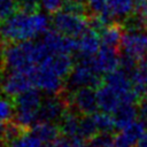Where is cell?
<instances>
[{"label": "cell", "mask_w": 147, "mask_h": 147, "mask_svg": "<svg viewBox=\"0 0 147 147\" xmlns=\"http://www.w3.org/2000/svg\"><path fill=\"white\" fill-rule=\"evenodd\" d=\"M49 18L41 11H15L0 23V38L8 42L31 40L48 30Z\"/></svg>", "instance_id": "obj_1"}, {"label": "cell", "mask_w": 147, "mask_h": 147, "mask_svg": "<svg viewBox=\"0 0 147 147\" xmlns=\"http://www.w3.org/2000/svg\"><path fill=\"white\" fill-rule=\"evenodd\" d=\"M40 92L37 87H31L14 98V122L24 130L39 122V108L42 102Z\"/></svg>", "instance_id": "obj_2"}, {"label": "cell", "mask_w": 147, "mask_h": 147, "mask_svg": "<svg viewBox=\"0 0 147 147\" xmlns=\"http://www.w3.org/2000/svg\"><path fill=\"white\" fill-rule=\"evenodd\" d=\"M68 88L75 91L80 87L98 88L102 85L101 74L94 64V56L78 57V62L74 65L68 76Z\"/></svg>", "instance_id": "obj_3"}, {"label": "cell", "mask_w": 147, "mask_h": 147, "mask_svg": "<svg viewBox=\"0 0 147 147\" xmlns=\"http://www.w3.org/2000/svg\"><path fill=\"white\" fill-rule=\"evenodd\" d=\"M52 24L60 33L74 38L79 37L90 28L87 16L69 13L65 10H59L57 13L53 14Z\"/></svg>", "instance_id": "obj_4"}, {"label": "cell", "mask_w": 147, "mask_h": 147, "mask_svg": "<svg viewBox=\"0 0 147 147\" xmlns=\"http://www.w3.org/2000/svg\"><path fill=\"white\" fill-rule=\"evenodd\" d=\"M29 76L32 80L33 86L49 95L61 94L63 90V78H61L52 69L42 63L37 64L30 71Z\"/></svg>", "instance_id": "obj_5"}, {"label": "cell", "mask_w": 147, "mask_h": 147, "mask_svg": "<svg viewBox=\"0 0 147 147\" xmlns=\"http://www.w3.org/2000/svg\"><path fill=\"white\" fill-rule=\"evenodd\" d=\"M119 49L139 62L147 56V32L141 29H124Z\"/></svg>", "instance_id": "obj_6"}, {"label": "cell", "mask_w": 147, "mask_h": 147, "mask_svg": "<svg viewBox=\"0 0 147 147\" xmlns=\"http://www.w3.org/2000/svg\"><path fill=\"white\" fill-rule=\"evenodd\" d=\"M68 101L69 107H72L80 115H93L99 108L96 92L92 87H80L72 91Z\"/></svg>", "instance_id": "obj_7"}, {"label": "cell", "mask_w": 147, "mask_h": 147, "mask_svg": "<svg viewBox=\"0 0 147 147\" xmlns=\"http://www.w3.org/2000/svg\"><path fill=\"white\" fill-rule=\"evenodd\" d=\"M69 109L68 99L63 98L61 94L51 95L42 100L39 108V121L45 122H57L61 121L63 115Z\"/></svg>", "instance_id": "obj_8"}, {"label": "cell", "mask_w": 147, "mask_h": 147, "mask_svg": "<svg viewBox=\"0 0 147 147\" xmlns=\"http://www.w3.org/2000/svg\"><path fill=\"white\" fill-rule=\"evenodd\" d=\"M32 86L33 84L30 76L21 71H9L0 79V88L2 93L10 98H16Z\"/></svg>", "instance_id": "obj_9"}, {"label": "cell", "mask_w": 147, "mask_h": 147, "mask_svg": "<svg viewBox=\"0 0 147 147\" xmlns=\"http://www.w3.org/2000/svg\"><path fill=\"white\" fill-rule=\"evenodd\" d=\"M42 42L46 45V47L49 49L51 53H76L77 52V39L74 37L64 36L60 33L59 31L54 30H47L41 38Z\"/></svg>", "instance_id": "obj_10"}, {"label": "cell", "mask_w": 147, "mask_h": 147, "mask_svg": "<svg viewBox=\"0 0 147 147\" xmlns=\"http://www.w3.org/2000/svg\"><path fill=\"white\" fill-rule=\"evenodd\" d=\"M118 48L102 45L94 55V64L100 74H109L118 69L121 63V54Z\"/></svg>", "instance_id": "obj_11"}, {"label": "cell", "mask_w": 147, "mask_h": 147, "mask_svg": "<svg viewBox=\"0 0 147 147\" xmlns=\"http://www.w3.org/2000/svg\"><path fill=\"white\" fill-rule=\"evenodd\" d=\"M77 42L78 46L76 53H78V57L94 56L102 46L100 33L91 28H88L85 32H83L78 37Z\"/></svg>", "instance_id": "obj_12"}, {"label": "cell", "mask_w": 147, "mask_h": 147, "mask_svg": "<svg viewBox=\"0 0 147 147\" xmlns=\"http://www.w3.org/2000/svg\"><path fill=\"white\" fill-rule=\"evenodd\" d=\"M145 127L146 126L140 121H134L125 127L121 129L116 134V147H131L138 144L142 134L145 133Z\"/></svg>", "instance_id": "obj_13"}, {"label": "cell", "mask_w": 147, "mask_h": 147, "mask_svg": "<svg viewBox=\"0 0 147 147\" xmlns=\"http://www.w3.org/2000/svg\"><path fill=\"white\" fill-rule=\"evenodd\" d=\"M40 63L47 65L49 69H52L56 75H59L63 79L70 75L75 65L70 54H64V53H53Z\"/></svg>", "instance_id": "obj_14"}, {"label": "cell", "mask_w": 147, "mask_h": 147, "mask_svg": "<svg viewBox=\"0 0 147 147\" xmlns=\"http://www.w3.org/2000/svg\"><path fill=\"white\" fill-rule=\"evenodd\" d=\"M103 83L107 84L108 86H110L113 90H115L118 93L119 98H122L124 94H126L127 92L133 90L131 77L121 68L107 74Z\"/></svg>", "instance_id": "obj_15"}, {"label": "cell", "mask_w": 147, "mask_h": 147, "mask_svg": "<svg viewBox=\"0 0 147 147\" xmlns=\"http://www.w3.org/2000/svg\"><path fill=\"white\" fill-rule=\"evenodd\" d=\"M96 98L99 108L106 113H114L121 105V98L118 93L107 84L96 88Z\"/></svg>", "instance_id": "obj_16"}, {"label": "cell", "mask_w": 147, "mask_h": 147, "mask_svg": "<svg viewBox=\"0 0 147 147\" xmlns=\"http://www.w3.org/2000/svg\"><path fill=\"white\" fill-rule=\"evenodd\" d=\"M80 116L75 109H68L60 121L61 132L69 139H80L79 137Z\"/></svg>", "instance_id": "obj_17"}, {"label": "cell", "mask_w": 147, "mask_h": 147, "mask_svg": "<svg viewBox=\"0 0 147 147\" xmlns=\"http://www.w3.org/2000/svg\"><path fill=\"white\" fill-rule=\"evenodd\" d=\"M123 33H124L123 24L119 22H114V23L105 26L100 31L101 42L105 46H109V47H114V48L119 49Z\"/></svg>", "instance_id": "obj_18"}, {"label": "cell", "mask_w": 147, "mask_h": 147, "mask_svg": "<svg viewBox=\"0 0 147 147\" xmlns=\"http://www.w3.org/2000/svg\"><path fill=\"white\" fill-rule=\"evenodd\" d=\"M136 105L137 103H121L113 113L117 130H121L136 121V117H138V107Z\"/></svg>", "instance_id": "obj_19"}, {"label": "cell", "mask_w": 147, "mask_h": 147, "mask_svg": "<svg viewBox=\"0 0 147 147\" xmlns=\"http://www.w3.org/2000/svg\"><path fill=\"white\" fill-rule=\"evenodd\" d=\"M60 131V127L53 122L45 121H39L31 127V132L34 133L45 145H49L51 142L56 140L59 138Z\"/></svg>", "instance_id": "obj_20"}, {"label": "cell", "mask_w": 147, "mask_h": 147, "mask_svg": "<svg viewBox=\"0 0 147 147\" xmlns=\"http://www.w3.org/2000/svg\"><path fill=\"white\" fill-rule=\"evenodd\" d=\"M136 0H109L110 9L117 22L122 23L134 11Z\"/></svg>", "instance_id": "obj_21"}, {"label": "cell", "mask_w": 147, "mask_h": 147, "mask_svg": "<svg viewBox=\"0 0 147 147\" xmlns=\"http://www.w3.org/2000/svg\"><path fill=\"white\" fill-rule=\"evenodd\" d=\"M100 131L96 126V123H95L93 115L80 116V123H79V137H80V139H83L85 141H90Z\"/></svg>", "instance_id": "obj_22"}, {"label": "cell", "mask_w": 147, "mask_h": 147, "mask_svg": "<svg viewBox=\"0 0 147 147\" xmlns=\"http://www.w3.org/2000/svg\"><path fill=\"white\" fill-rule=\"evenodd\" d=\"M10 147H46L44 142L32 132L24 131L10 145Z\"/></svg>", "instance_id": "obj_23"}, {"label": "cell", "mask_w": 147, "mask_h": 147, "mask_svg": "<svg viewBox=\"0 0 147 147\" xmlns=\"http://www.w3.org/2000/svg\"><path fill=\"white\" fill-rule=\"evenodd\" d=\"M93 117L95 119L96 126L100 132H114V130L116 129L114 116H111L110 113H106L101 110V113L93 114Z\"/></svg>", "instance_id": "obj_24"}, {"label": "cell", "mask_w": 147, "mask_h": 147, "mask_svg": "<svg viewBox=\"0 0 147 147\" xmlns=\"http://www.w3.org/2000/svg\"><path fill=\"white\" fill-rule=\"evenodd\" d=\"M116 136L113 132H99L90 140L91 147H116Z\"/></svg>", "instance_id": "obj_25"}, {"label": "cell", "mask_w": 147, "mask_h": 147, "mask_svg": "<svg viewBox=\"0 0 147 147\" xmlns=\"http://www.w3.org/2000/svg\"><path fill=\"white\" fill-rule=\"evenodd\" d=\"M15 0H0V23L7 20L16 11Z\"/></svg>", "instance_id": "obj_26"}, {"label": "cell", "mask_w": 147, "mask_h": 147, "mask_svg": "<svg viewBox=\"0 0 147 147\" xmlns=\"http://www.w3.org/2000/svg\"><path fill=\"white\" fill-rule=\"evenodd\" d=\"M14 115V103L8 101V99L0 96V121L7 122Z\"/></svg>", "instance_id": "obj_27"}, {"label": "cell", "mask_w": 147, "mask_h": 147, "mask_svg": "<svg viewBox=\"0 0 147 147\" xmlns=\"http://www.w3.org/2000/svg\"><path fill=\"white\" fill-rule=\"evenodd\" d=\"M38 1H39L40 7L45 11L49 14H55L60 9H62L65 0H38Z\"/></svg>", "instance_id": "obj_28"}, {"label": "cell", "mask_w": 147, "mask_h": 147, "mask_svg": "<svg viewBox=\"0 0 147 147\" xmlns=\"http://www.w3.org/2000/svg\"><path fill=\"white\" fill-rule=\"evenodd\" d=\"M39 1L38 0H20L17 3L18 10H23L26 13H34L38 11L39 7Z\"/></svg>", "instance_id": "obj_29"}, {"label": "cell", "mask_w": 147, "mask_h": 147, "mask_svg": "<svg viewBox=\"0 0 147 147\" xmlns=\"http://www.w3.org/2000/svg\"><path fill=\"white\" fill-rule=\"evenodd\" d=\"M137 107H138V118L147 127V95L138 101Z\"/></svg>", "instance_id": "obj_30"}, {"label": "cell", "mask_w": 147, "mask_h": 147, "mask_svg": "<svg viewBox=\"0 0 147 147\" xmlns=\"http://www.w3.org/2000/svg\"><path fill=\"white\" fill-rule=\"evenodd\" d=\"M137 74L139 75L146 91H147V59H144L139 62V65L137 68Z\"/></svg>", "instance_id": "obj_31"}, {"label": "cell", "mask_w": 147, "mask_h": 147, "mask_svg": "<svg viewBox=\"0 0 147 147\" xmlns=\"http://www.w3.org/2000/svg\"><path fill=\"white\" fill-rule=\"evenodd\" d=\"M46 147H71V139L64 136L63 138H57L49 145H46Z\"/></svg>", "instance_id": "obj_32"}, {"label": "cell", "mask_w": 147, "mask_h": 147, "mask_svg": "<svg viewBox=\"0 0 147 147\" xmlns=\"http://www.w3.org/2000/svg\"><path fill=\"white\" fill-rule=\"evenodd\" d=\"M71 147H88L83 139H71Z\"/></svg>", "instance_id": "obj_33"}, {"label": "cell", "mask_w": 147, "mask_h": 147, "mask_svg": "<svg viewBox=\"0 0 147 147\" xmlns=\"http://www.w3.org/2000/svg\"><path fill=\"white\" fill-rule=\"evenodd\" d=\"M140 16H141V18H142V23H144L145 30L147 31V2H146V5H145V7H144V9H142V11H141V14H140Z\"/></svg>", "instance_id": "obj_34"}, {"label": "cell", "mask_w": 147, "mask_h": 147, "mask_svg": "<svg viewBox=\"0 0 147 147\" xmlns=\"http://www.w3.org/2000/svg\"><path fill=\"white\" fill-rule=\"evenodd\" d=\"M138 145H139V147H147V131L142 134V137H141V139L139 140Z\"/></svg>", "instance_id": "obj_35"}, {"label": "cell", "mask_w": 147, "mask_h": 147, "mask_svg": "<svg viewBox=\"0 0 147 147\" xmlns=\"http://www.w3.org/2000/svg\"><path fill=\"white\" fill-rule=\"evenodd\" d=\"M5 126H6L5 122L0 121V138H2V134H3V131H5Z\"/></svg>", "instance_id": "obj_36"}, {"label": "cell", "mask_w": 147, "mask_h": 147, "mask_svg": "<svg viewBox=\"0 0 147 147\" xmlns=\"http://www.w3.org/2000/svg\"><path fill=\"white\" fill-rule=\"evenodd\" d=\"M2 62H3V51H2V48L0 46V65H1Z\"/></svg>", "instance_id": "obj_37"}, {"label": "cell", "mask_w": 147, "mask_h": 147, "mask_svg": "<svg viewBox=\"0 0 147 147\" xmlns=\"http://www.w3.org/2000/svg\"><path fill=\"white\" fill-rule=\"evenodd\" d=\"M78 1H80V2H85L86 0H78Z\"/></svg>", "instance_id": "obj_38"}, {"label": "cell", "mask_w": 147, "mask_h": 147, "mask_svg": "<svg viewBox=\"0 0 147 147\" xmlns=\"http://www.w3.org/2000/svg\"><path fill=\"white\" fill-rule=\"evenodd\" d=\"M15 1H20V0H15Z\"/></svg>", "instance_id": "obj_39"}, {"label": "cell", "mask_w": 147, "mask_h": 147, "mask_svg": "<svg viewBox=\"0 0 147 147\" xmlns=\"http://www.w3.org/2000/svg\"><path fill=\"white\" fill-rule=\"evenodd\" d=\"M131 147H133V146H131Z\"/></svg>", "instance_id": "obj_40"}, {"label": "cell", "mask_w": 147, "mask_h": 147, "mask_svg": "<svg viewBox=\"0 0 147 147\" xmlns=\"http://www.w3.org/2000/svg\"><path fill=\"white\" fill-rule=\"evenodd\" d=\"M0 139H1V138H0Z\"/></svg>", "instance_id": "obj_41"}]
</instances>
